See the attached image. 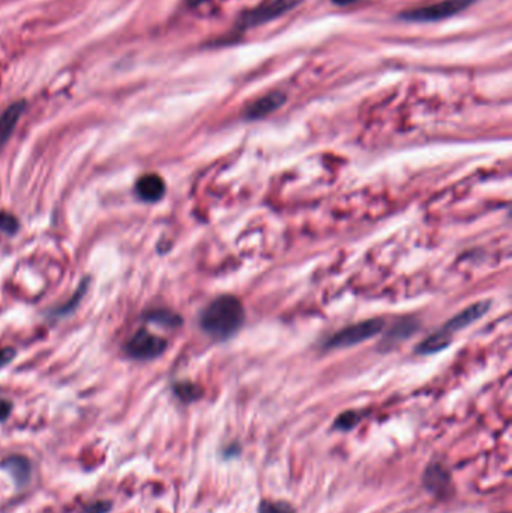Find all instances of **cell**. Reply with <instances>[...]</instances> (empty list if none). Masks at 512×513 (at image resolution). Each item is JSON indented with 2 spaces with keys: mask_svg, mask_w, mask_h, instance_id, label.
<instances>
[{
  "mask_svg": "<svg viewBox=\"0 0 512 513\" xmlns=\"http://www.w3.org/2000/svg\"><path fill=\"white\" fill-rule=\"evenodd\" d=\"M358 2H361V0H332V4H335L338 6H349V5H353Z\"/></svg>",
  "mask_w": 512,
  "mask_h": 513,
  "instance_id": "ffe728a7",
  "label": "cell"
},
{
  "mask_svg": "<svg viewBox=\"0 0 512 513\" xmlns=\"http://www.w3.org/2000/svg\"><path fill=\"white\" fill-rule=\"evenodd\" d=\"M259 513H295V509L285 501H262Z\"/></svg>",
  "mask_w": 512,
  "mask_h": 513,
  "instance_id": "4fadbf2b",
  "label": "cell"
},
{
  "mask_svg": "<svg viewBox=\"0 0 512 513\" xmlns=\"http://www.w3.org/2000/svg\"><path fill=\"white\" fill-rule=\"evenodd\" d=\"M135 192H137V196L140 197L143 201L154 203V201H158L159 198L164 196L166 184H164V180L159 177L158 175L149 173V175H144V176H142L140 179L137 180Z\"/></svg>",
  "mask_w": 512,
  "mask_h": 513,
  "instance_id": "9c48e42d",
  "label": "cell"
},
{
  "mask_svg": "<svg viewBox=\"0 0 512 513\" xmlns=\"http://www.w3.org/2000/svg\"><path fill=\"white\" fill-rule=\"evenodd\" d=\"M478 0H442L426 6H421L416 9H410L407 13H403L400 17L407 21H418V23H426V21H439L457 15L462 11L472 6Z\"/></svg>",
  "mask_w": 512,
  "mask_h": 513,
  "instance_id": "277c9868",
  "label": "cell"
},
{
  "mask_svg": "<svg viewBox=\"0 0 512 513\" xmlns=\"http://www.w3.org/2000/svg\"><path fill=\"white\" fill-rule=\"evenodd\" d=\"M304 0H266L262 5L255 6L247 13L242 14L238 21L239 29H251L260 25H266L268 21L278 18L292 9L299 6Z\"/></svg>",
  "mask_w": 512,
  "mask_h": 513,
  "instance_id": "3957f363",
  "label": "cell"
},
{
  "mask_svg": "<svg viewBox=\"0 0 512 513\" xmlns=\"http://www.w3.org/2000/svg\"><path fill=\"white\" fill-rule=\"evenodd\" d=\"M112 501H93L88 506H84L80 513H107L112 510Z\"/></svg>",
  "mask_w": 512,
  "mask_h": 513,
  "instance_id": "e0dca14e",
  "label": "cell"
},
{
  "mask_svg": "<svg viewBox=\"0 0 512 513\" xmlns=\"http://www.w3.org/2000/svg\"><path fill=\"white\" fill-rule=\"evenodd\" d=\"M488 306L490 305L487 302H479V303H473L472 306H469L460 314H457L452 320H450V322H447L439 330V332H436L431 336L426 338L422 342V344L418 347V351L421 353V355H429V353L443 350L447 344H450L451 338L455 334H458L462 329H464L469 324H472L473 322H476L478 318H481L485 314Z\"/></svg>",
  "mask_w": 512,
  "mask_h": 513,
  "instance_id": "7a4b0ae2",
  "label": "cell"
},
{
  "mask_svg": "<svg viewBox=\"0 0 512 513\" xmlns=\"http://www.w3.org/2000/svg\"><path fill=\"white\" fill-rule=\"evenodd\" d=\"M25 109H26V102L18 101L13 105H9L8 109L0 114V149L6 144L9 137L13 135Z\"/></svg>",
  "mask_w": 512,
  "mask_h": 513,
  "instance_id": "30bf717a",
  "label": "cell"
},
{
  "mask_svg": "<svg viewBox=\"0 0 512 513\" xmlns=\"http://www.w3.org/2000/svg\"><path fill=\"white\" fill-rule=\"evenodd\" d=\"M358 420H359L358 414L353 411H349V413L339 416V418L337 419L335 426L339 427V430H350V427H353L358 423Z\"/></svg>",
  "mask_w": 512,
  "mask_h": 513,
  "instance_id": "9a60e30c",
  "label": "cell"
},
{
  "mask_svg": "<svg viewBox=\"0 0 512 513\" xmlns=\"http://www.w3.org/2000/svg\"><path fill=\"white\" fill-rule=\"evenodd\" d=\"M13 410V404L6 399H0V422L5 420Z\"/></svg>",
  "mask_w": 512,
  "mask_h": 513,
  "instance_id": "ac0fdd59",
  "label": "cell"
},
{
  "mask_svg": "<svg viewBox=\"0 0 512 513\" xmlns=\"http://www.w3.org/2000/svg\"><path fill=\"white\" fill-rule=\"evenodd\" d=\"M187 2H188V5L189 6H198V5H201V4H205V2H208V0H187Z\"/></svg>",
  "mask_w": 512,
  "mask_h": 513,
  "instance_id": "44dd1931",
  "label": "cell"
},
{
  "mask_svg": "<svg viewBox=\"0 0 512 513\" xmlns=\"http://www.w3.org/2000/svg\"><path fill=\"white\" fill-rule=\"evenodd\" d=\"M383 327V320L380 318H372V320H367V322H361L358 324L349 326L343 330H339L338 334H335L332 338L328 341V347L332 348H346V347H351L361 344L368 338L376 336Z\"/></svg>",
  "mask_w": 512,
  "mask_h": 513,
  "instance_id": "5b68a950",
  "label": "cell"
},
{
  "mask_svg": "<svg viewBox=\"0 0 512 513\" xmlns=\"http://www.w3.org/2000/svg\"><path fill=\"white\" fill-rule=\"evenodd\" d=\"M2 468L6 470V472L13 476V479L15 480V484L18 486L26 485L32 474V465L29 463V459L25 456H20V455L6 458L2 464Z\"/></svg>",
  "mask_w": 512,
  "mask_h": 513,
  "instance_id": "8fae6325",
  "label": "cell"
},
{
  "mask_svg": "<svg viewBox=\"0 0 512 513\" xmlns=\"http://www.w3.org/2000/svg\"><path fill=\"white\" fill-rule=\"evenodd\" d=\"M422 482L426 491L436 497H446L451 494V477L442 465L426 467Z\"/></svg>",
  "mask_w": 512,
  "mask_h": 513,
  "instance_id": "52a82bcc",
  "label": "cell"
},
{
  "mask_svg": "<svg viewBox=\"0 0 512 513\" xmlns=\"http://www.w3.org/2000/svg\"><path fill=\"white\" fill-rule=\"evenodd\" d=\"M0 230L13 234L18 230V221L9 213H0Z\"/></svg>",
  "mask_w": 512,
  "mask_h": 513,
  "instance_id": "2e32d148",
  "label": "cell"
},
{
  "mask_svg": "<svg viewBox=\"0 0 512 513\" xmlns=\"http://www.w3.org/2000/svg\"><path fill=\"white\" fill-rule=\"evenodd\" d=\"M146 320H149V322L164 324V326H172V327L180 324V318L176 314L170 313V311H164V309H155V311L149 313L146 315Z\"/></svg>",
  "mask_w": 512,
  "mask_h": 513,
  "instance_id": "7c38bea8",
  "label": "cell"
},
{
  "mask_svg": "<svg viewBox=\"0 0 512 513\" xmlns=\"http://www.w3.org/2000/svg\"><path fill=\"white\" fill-rule=\"evenodd\" d=\"M284 102H285L284 93H281V92L268 93L247 107V110H245V117L251 121L262 119V117L271 114L275 110H278Z\"/></svg>",
  "mask_w": 512,
  "mask_h": 513,
  "instance_id": "ba28073f",
  "label": "cell"
},
{
  "mask_svg": "<svg viewBox=\"0 0 512 513\" xmlns=\"http://www.w3.org/2000/svg\"><path fill=\"white\" fill-rule=\"evenodd\" d=\"M175 393L185 402H191V401H194L200 397L198 388H196L194 384H191V383H179V384H176Z\"/></svg>",
  "mask_w": 512,
  "mask_h": 513,
  "instance_id": "5bb4252c",
  "label": "cell"
},
{
  "mask_svg": "<svg viewBox=\"0 0 512 513\" xmlns=\"http://www.w3.org/2000/svg\"><path fill=\"white\" fill-rule=\"evenodd\" d=\"M14 355H15V353L13 350H9V348L0 351V367L6 365V363L14 357Z\"/></svg>",
  "mask_w": 512,
  "mask_h": 513,
  "instance_id": "d6986e66",
  "label": "cell"
},
{
  "mask_svg": "<svg viewBox=\"0 0 512 513\" xmlns=\"http://www.w3.org/2000/svg\"><path fill=\"white\" fill-rule=\"evenodd\" d=\"M245 318L239 299L221 296L210 302L201 313L200 324L205 332L217 339H226L238 332Z\"/></svg>",
  "mask_w": 512,
  "mask_h": 513,
  "instance_id": "6da1fadb",
  "label": "cell"
},
{
  "mask_svg": "<svg viewBox=\"0 0 512 513\" xmlns=\"http://www.w3.org/2000/svg\"><path fill=\"white\" fill-rule=\"evenodd\" d=\"M167 348L166 339L152 335L147 330H138V332L128 341L125 347L126 353L134 359L149 360L158 357Z\"/></svg>",
  "mask_w": 512,
  "mask_h": 513,
  "instance_id": "8992f818",
  "label": "cell"
}]
</instances>
